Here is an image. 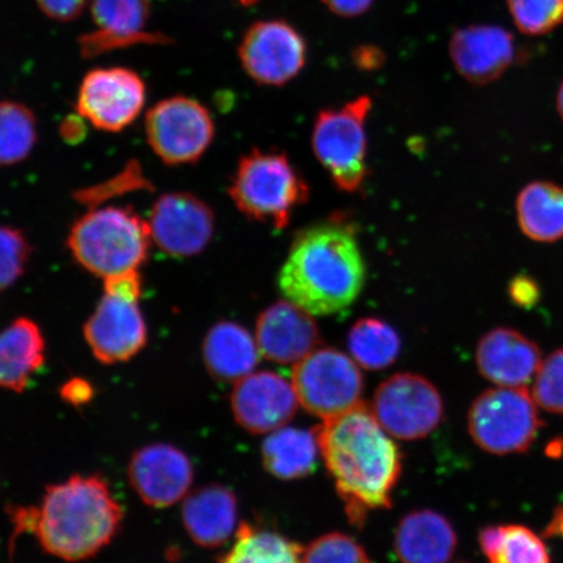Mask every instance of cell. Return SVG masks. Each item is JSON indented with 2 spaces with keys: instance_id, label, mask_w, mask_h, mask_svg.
Masks as SVG:
<instances>
[{
  "instance_id": "cell-33",
  "label": "cell",
  "mask_w": 563,
  "mask_h": 563,
  "mask_svg": "<svg viewBox=\"0 0 563 563\" xmlns=\"http://www.w3.org/2000/svg\"><path fill=\"white\" fill-rule=\"evenodd\" d=\"M31 252V244L23 231L0 227V292L23 276Z\"/></svg>"
},
{
  "instance_id": "cell-18",
  "label": "cell",
  "mask_w": 563,
  "mask_h": 563,
  "mask_svg": "<svg viewBox=\"0 0 563 563\" xmlns=\"http://www.w3.org/2000/svg\"><path fill=\"white\" fill-rule=\"evenodd\" d=\"M150 0H91L96 31L79 41L84 58L139 44H167L161 34L145 32Z\"/></svg>"
},
{
  "instance_id": "cell-26",
  "label": "cell",
  "mask_w": 563,
  "mask_h": 563,
  "mask_svg": "<svg viewBox=\"0 0 563 563\" xmlns=\"http://www.w3.org/2000/svg\"><path fill=\"white\" fill-rule=\"evenodd\" d=\"M520 230L531 241L553 243L563 238V187L532 181L517 197Z\"/></svg>"
},
{
  "instance_id": "cell-5",
  "label": "cell",
  "mask_w": 563,
  "mask_h": 563,
  "mask_svg": "<svg viewBox=\"0 0 563 563\" xmlns=\"http://www.w3.org/2000/svg\"><path fill=\"white\" fill-rule=\"evenodd\" d=\"M229 195L249 220L284 230L308 201L309 187L284 152L252 150L239 161Z\"/></svg>"
},
{
  "instance_id": "cell-23",
  "label": "cell",
  "mask_w": 563,
  "mask_h": 563,
  "mask_svg": "<svg viewBox=\"0 0 563 563\" xmlns=\"http://www.w3.org/2000/svg\"><path fill=\"white\" fill-rule=\"evenodd\" d=\"M256 338L234 321L211 327L202 342V358L211 377L238 383L251 375L260 362Z\"/></svg>"
},
{
  "instance_id": "cell-22",
  "label": "cell",
  "mask_w": 563,
  "mask_h": 563,
  "mask_svg": "<svg viewBox=\"0 0 563 563\" xmlns=\"http://www.w3.org/2000/svg\"><path fill=\"white\" fill-rule=\"evenodd\" d=\"M456 545L453 525L433 510L408 512L394 534V549L402 563H449Z\"/></svg>"
},
{
  "instance_id": "cell-40",
  "label": "cell",
  "mask_w": 563,
  "mask_h": 563,
  "mask_svg": "<svg viewBox=\"0 0 563 563\" xmlns=\"http://www.w3.org/2000/svg\"><path fill=\"white\" fill-rule=\"evenodd\" d=\"M321 2L334 15L352 19L368 12L375 0H321Z\"/></svg>"
},
{
  "instance_id": "cell-37",
  "label": "cell",
  "mask_w": 563,
  "mask_h": 563,
  "mask_svg": "<svg viewBox=\"0 0 563 563\" xmlns=\"http://www.w3.org/2000/svg\"><path fill=\"white\" fill-rule=\"evenodd\" d=\"M509 295L514 305L520 308H532L538 305L540 287L531 277L519 274L509 285Z\"/></svg>"
},
{
  "instance_id": "cell-15",
  "label": "cell",
  "mask_w": 563,
  "mask_h": 563,
  "mask_svg": "<svg viewBox=\"0 0 563 563\" xmlns=\"http://www.w3.org/2000/svg\"><path fill=\"white\" fill-rule=\"evenodd\" d=\"M84 336L98 362L131 361L147 341V329L139 301L104 294L84 327Z\"/></svg>"
},
{
  "instance_id": "cell-12",
  "label": "cell",
  "mask_w": 563,
  "mask_h": 563,
  "mask_svg": "<svg viewBox=\"0 0 563 563\" xmlns=\"http://www.w3.org/2000/svg\"><path fill=\"white\" fill-rule=\"evenodd\" d=\"M146 89L135 70L97 68L84 77L76 109L96 129L121 132L139 117Z\"/></svg>"
},
{
  "instance_id": "cell-45",
  "label": "cell",
  "mask_w": 563,
  "mask_h": 563,
  "mask_svg": "<svg viewBox=\"0 0 563 563\" xmlns=\"http://www.w3.org/2000/svg\"><path fill=\"white\" fill-rule=\"evenodd\" d=\"M243 5H253L260 2V0H239Z\"/></svg>"
},
{
  "instance_id": "cell-9",
  "label": "cell",
  "mask_w": 563,
  "mask_h": 563,
  "mask_svg": "<svg viewBox=\"0 0 563 563\" xmlns=\"http://www.w3.org/2000/svg\"><path fill=\"white\" fill-rule=\"evenodd\" d=\"M438 387L415 373H397L379 384L371 406L373 415L393 439L428 438L443 419Z\"/></svg>"
},
{
  "instance_id": "cell-14",
  "label": "cell",
  "mask_w": 563,
  "mask_h": 563,
  "mask_svg": "<svg viewBox=\"0 0 563 563\" xmlns=\"http://www.w3.org/2000/svg\"><path fill=\"white\" fill-rule=\"evenodd\" d=\"M230 404L238 426L253 434L272 433L285 427L300 405L292 384L267 371L239 379Z\"/></svg>"
},
{
  "instance_id": "cell-35",
  "label": "cell",
  "mask_w": 563,
  "mask_h": 563,
  "mask_svg": "<svg viewBox=\"0 0 563 563\" xmlns=\"http://www.w3.org/2000/svg\"><path fill=\"white\" fill-rule=\"evenodd\" d=\"M137 187H147V181L143 179L140 167L133 164L129 166L122 175H119L115 180L106 183V185L101 187L87 189V191L77 194V200H80L82 203L96 206V203L104 200V197L108 195L126 192L130 191V189H137Z\"/></svg>"
},
{
  "instance_id": "cell-38",
  "label": "cell",
  "mask_w": 563,
  "mask_h": 563,
  "mask_svg": "<svg viewBox=\"0 0 563 563\" xmlns=\"http://www.w3.org/2000/svg\"><path fill=\"white\" fill-rule=\"evenodd\" d=\"M37 3L48 18L67 23L80 16L88 0H37Z\"/></svg>"
},
{
  "instance_id": "cell-6",
  "label": "cell",
  "mask_w": 563,
  "mask_h": 563,
  "mask_svg": "<svg viewBox=\"0 0 563 563\" xmlns=\"http://www.w3.org/2000/svg\"><path fill=\"white\" fill-rule=\"evenodd\" d=\"M372 104L371 97L361 96L340 109L320 111L314 121V156L343 192L361 191L367 179V121Z\"/></svg>"
},
{
  "instance_id": "cell-17",
  "label": "cell",
  "mask_w": 563,
  "mask_h": 563,
  "mask_svg": "<svg viewBox=\"0 0 563 563\" xmlns=\"http://www.w3.org/2000/svg\"><path fill=\"white\" fill-rule=\"evenodd\" d=\"M449 55L464 80L474 86H487L512 66L517 47L512 34L505 27L474 24L452 34Z\"/></svg>"
},
{
  "instance_id": "cell-10",
  "label": "cell",
  "mask_w": 563,
  "mask_h": 563,
  "mask_svg": "<svg viewBox=\"0 0 563 563\" xmlns=\"http://www.w3.org/2000/svg\"><path fill=\"white\" fill-rule=\"evenodd\" d=\"M146 140L168 166L195 164L216 135L209 110L194 98L176 96L158 102L145 119Z\"/></svg>"
},
{
  "instance_id": "cell-3",
  "label": "cell",
  "mask_w": 563,
  "mask_h": 563,
  "mask_svg": "<svg viewBox=\"0 0 563 563\" xmlns=\"http://www.w3.org/2000/svg\"><path fill=\"white\" fill-rule=\"evenodd\" d=\"M122 520V506L102 477L75 475L46 489L33 533L47 553L79 562L109 545Z\"/></svg>"
},
{
  "instance_id": "cell-2",
  "label": "cell",
  "mask_w": 563,
  "mask_h": 563,
  "mask_svg": "<svg viewBox=\"0 0 563 563\" xmlns=\"http://www.w3.org/2000/svg\"><path fill=\"white\" fill-rule=\"evenodd\" d=\"M367 278L354 231L342 223L314 224L295 236L279 272L287 300L309 314L346 311L361 297Z\"/></svg>"
},
{
  "instance_id": "cell-27",
  "label": "cell",
  "mask_w": 563,
  "mask_h": 563,
  "mask_svg": "<svg viewBox=\"0 0 563 563\" xmlns=\"http://www.w3.org/2000/svg\"><path fill=\"white\" fill-rule=\"evenodd\" d=\"M489 563H551L543 539L525 526H489L478 533Z\"/></svg>"
},
{
  "instance_id": "cell-13",
  "label": "cell",
  "mask_w": 563,
  "mask_h": 563,
  "mask_svg": "<svg viewBox=\"0 0 563 563\" xmlns=\"http://www.w3.org/2000/svg\"><path fill=\"white\" fill-rule=\"evenodd\" d=\"M152 241L174 257H191L207 249L216 218L207 202L188 192L161 196L151 211Z\"/></svg>"
},
{
  "instance_id": "cell-19",
  "label": "cell",
  "mask_w": 563,
  "mask_h": 563,
  "mask_svg": "<svg viewBox=\"0 0 563 563\" xmlns=\"http://www.w3.org/2000/svg\"><path fill=\"white\" fill-rule=\"evenodd\" d=\"M255 338L262 356L284 365L299 363L321 342L313 316L290 300L274 302L258 314Z\"/></svg>"
},
{
  "instance_id": "cell-1",
  "label": "cell",
  "mask_w": 563,
  "mask_h": 563,
  "mask_svg": "<svg viewBox=\"0 0 563 563\" xmlns=\"http://www.w3.org/2000/svg\"><path fill=\"white\" fill-rule=\"evenodd\" d=\"M350 523L361 527L373 510L390 509L402 455L364 402L313 428Z\"/></svg>"
},
{
  "instance_id": "cell-16",
  "label": "cell",
  "mask_w": 563,
  "mask_h": 563,
  "mask_svg": "<svg viewBox=\"0 0 563 563\" xmlns=\"http://www.w3.org/2000/svg\"><path fill=\"white\" fill-rule=\"evenodd\" d=\"M129 478L143 503L165 509L186 497L194 483V467L180 449L152 443L132 455Z\"/></svg>"
},
{
  "instance_id": "cell-7",
  "label": "cell",
  "mask_w": 563,
  "mask_h": 563,
  "mask_svg": "<svg viewBox=\"0 0 563 563\" xmlns=\"http://www.w3.org/2000/svg\"><path fill=\"white\" fill-rule=\"evenodd\" d=\"M541 426L538 404L527 387L485 390L468 411L471 438L484 452L495 455L526 453Z\"/></svg>"
},
{
  "instance_id": "cell-44",
  "label": "cell",
  "mask_w": 563,
  "mask_h": 563,
  "mask_svg": "<svg viewBox=\"0 0 563 563\" xmlns=\"http://www.w3.org/2000/svg\"><path fill=\"white\" fill-rule=\"evenodd\" d=\"M555 108H558L559 115L561 117L563 122V80L558 90V97H555Z\"/></svg>"
},
{
  "instance_id": "cell-43",
  "label": "cell",
  "mask_w": 563,
  "mask_h": 563,
  "mask_svg": "<svg viewBox=\"0 0 563 563\" xmlns=\"http://www.w3.org/2000/svg\"><path fill=\"white\" fill-rule=\"evenodd\" d=\"M544 534L547 538L563 539V505L554 510L551 523L547 526Z\"/></svg>"
},
{
  "instance_id": "cell-28",
  "label": "cell",
  "mask_w": 563,
  "mask_h": 563,
  "mask_svg": "<svg viewBox=\"0 0 563 563\" xmlns=\"http://www.w3.org/2000/svg\"><path fill=\"white\" fill-rule=\"evenodd\" d=\"M347 347L351 357L368 371H382L397 362L402 342L390 323L364 317L350 329Z\"/></svg>"
},
{
  "instance_id": "cell-39",
  "label": "cell",
  "mask_w": 563,
  "mask_h": 563,
  "mask_svg": "<svg viewBox=\"0 0 563 563\" xmlns=\"http://www.w3.org/2000/svg\"><path fill=\"white\" fill-rule=\"evenodd\" d=\"M95 396L93 386L87 379L73 378L62 386L60 397L70 406L81 407L90 402Z\"/></svg>"
},
{
  "instance_id": "cell-21",
  "label": "cell",
  "mask_w": 563,
  "mask_h": 563,
  "mask_svg": "<svg viewBox=\"0 0 563 563\" xmlns=\"http://www.w3.org/2000/svg\"><path fill=\"white\" fill-rule=\"evenodd\" d=\"M181 519L195 544L209 549L222 547L238 525L235 493L221 484L206 485L185 499Z\"/></svg>"
},
{
  "instance_id": "cell-36",
  "label": "cell",
  "mask_w": 563,
  "mask_h": 563,
  "mask_svg": "<svg viewBox=\"0 0 563 563\" xmlns=\"http://www.w3.org/2000/svg\"><path fill=\"white\" fill-rule=\"evenodd\" d=\"M103 288L104 294L112 295V297L139 301L141 292H143V279H141L139 271L124 272L104 278Z\"/></svg>"
},
{
  "instance_id": "cell-11",
  "label": "cell",
  "mask_w": 563,
  "mask_h": 563,
  "mask_svg": "<svg viewBox=\"0 0 563 563\" xmlns=\"http://www.w3.org/2000/svg\"><path fill=\"white\" fill-rule=\"evenodd\" d=\"M308 47L297 27L285 20H260L239 45L245 74L260 86L284 87L306 67Z\"/></svg>"
},
{
  "instance_id": "cell-4",
  "label": "cell",
  "mask_w": 563,
  "mask_h": 563,
  "mask_svg": "<svg viewBox=\"0 0 563 563\" xmlns=\"http://www.w3.org/2000/svg\"><path fill=\"white\" fill-rule=\"evenodd\" d=\"M150 223L131 208L91 209L70 229L67 245L76 262L97 277L139 271L150 256Z\"/></svg>"
},
{
  "instance_id": "cell-25",
  "label": "cell",
  "mask_w": 563,
  "mask_h": 563,
  "mask_svg": "<svg viewBox=\"0 0 563 563\" xmlns=\"http://www.w3.org/2000/svg\"><path fill=\"white\" fill-rule=\"evenodd\" d=\"M320 449L313 429L282 427L263 442V464L279 481H298L311 475Z\"/></svg>"
},
{
  "instance_id": "cell-24",
  "label": "cell",
  "mask_w": 563,
  "mask_h": 563,
  "mask_svg": "<svg viewBox=\"0 0 563 563\" xmlns=\"http://www.w3.org/2000/svg\"><path fill=\"white\" fill-rule=\"evenodd\" d=\"M45 362V340L37 323L18 319L0 333V386L21 393Z\"/></svg>"
},
{
  "instance_id": "cell-20",
  "label": "cell",
  "mask_w": 563,
  "mask_h": 563,
  "mask_svg": "<svg viewBox=\"0 0 563 563\" xmlns=\"http://www.w3.org/2000/svg\"><path fill=\"white\" fill-rule=\"evenodd\" d=\"M476 365L481 375L492 384L526 387L538 375L541 351L518 330L496 328L478 341Z\"/></svg>"
},
{
  "instance_id": "cell-31",
  "label": "cell",
  "mask_w": 563,
  "mask_h": 563,
  "mask_svg": "<svg viewBox=\"0 0 563 563\" xmlns=\"http://www.w3.org/2000/svg\"><path fill=\"white\" fill-rule=\"evenodd\" d=\"M510 16L520 33L549 34L563 24V0H508Z\"/></svg>"
},
{
  "instance_id": "cell-8",
  "label": "cell",
  "mask_w": 563,
  "mask_h": 563,
  "mask_svg": "<svg viewBox=\"0 0 563 563\" xmlns=\"http://www.w3.org/2000/svg\"><path fill=\"white\" fill-rule=\"evenodd\" d=\"M291 384L302 408L322 420L363 402L364 379L357 363L333 347L316 349L295 364Z\"/></svg>"
},
{
  "instance_id": "cell-29",
  "label": "cell",
  "mask_w": 563,
  "mask_h": 563,
  "mask_svg": "<svg viewBox=\"0 0 563 563\" xmlns=\"http://www.w3.org/2000/svg\"><path fill=\"white\" fill-rule=\"evenodd\" d=\"M302 552L305 548L295 541L243 522L220 563H302Z\"/></svg>"
},
{
  "instance_id": "cell-42",
  "label": "cell",
  "mask_w": 563,
  "mask_h": 563,
  "mask_svg": "<svg viewBox=\"0 0 563 563\" xmlns=\"http://www.w3.org/2000/svg\"><path fill=\"white\" fill-rule=\"evenodd\" d=\"M82 118H67L65 122L62 124V136L63 139L69 141V143H77V141L82 140L84 136V126H82Z\"/></svg>"
},
{
  "instance_id": "cell-41",
  "label": "cell",
  "mask_w": 563,
  "mask_h": 563,
  "mask_svg": "<svg viewBox=\"0 0 563 563\" xmlns=\"http://www.w3.org/2000/svg\"><path fill=\"white\" fill-rule=\"evenodd\" d=\"M352 56H354V65L358 69L365 70V73L377 70L385 63V54L377 46H358Z\"/></svg>"
},
{
  "instance_id": "cell-32",
  "label": "cell",
  "mask_w": 563,
  "mask_h": 563,
  "mask_svg": "<svg viewBox=\"0 0 563 563\" xmlns=\"http://www.w3.org/2000/svg\"><path fill=\"white\" fill-rule=\"evenodd\" d=\"M302 563H372L365 549L340 532L323 534L305 548Z\"/></svg>"
},
{
  "instance_id": "cell-30",
  "label": "cell",
  "mask_w": 563,
  "mask_h": 563,
  "mask_svg": "<svg viewBox=\"0 0 563 563\" xmlns=\"http://www.w3.org/2000/svg\"><path fill=\"white\" fill-rule=\"evenodd\" d=\"M37 143V121L33 112L13 101L0 102V167L23 162Z\"/></svg>"
},
{
  "instance_id": "cell-34",
  "label": "cell",
  "mask_w": 563,
  "mask_h": 563,
  "mask_svg": "<svg viewBox=\"0 0 563 563\" xmlns=\"http://www.w3.org/2000/svg\"><path fill=\"white\" fill-rule=\"evenodd\" d=\"M532 397L543 410L563 417V349L541 363L533 379Z\"/></svg>"
}]
</instances>
